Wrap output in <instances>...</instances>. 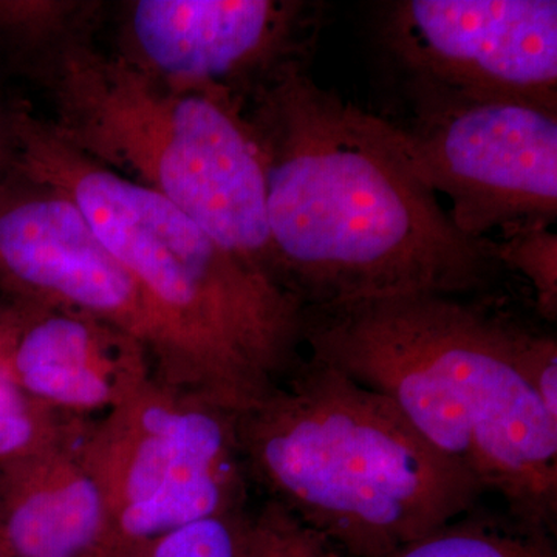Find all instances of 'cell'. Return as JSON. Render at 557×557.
I'll use <instances>...</instances> for the list:
<instances>
[{"mask_svg": "<svg viewBox=\"0 0 557 557\" xmlns=\"http://www.w3.org/2000/svg\"><path fill=\"white\" fill-rule=\"evenodd\" d=\"M281 284L304 310L395 296H463L498 267L418 174L398 127L319 86L307 61L248 95Z\"/></svg>", "mask_w": 557, "mask_h": 557, "instance_id": "obj_1", "label": "cell"}, {"mask_svg": "<svg viewBox=\"0 0 557 557\" xmlns=\"http://www.w3.org/2000/svg\"><path fill=\"white\" fill-rule=\"evenodd\" d=\"M528 335L460 296L304 310L310 358L391 399L511 518L555 536L557 420L528 383Z\"/></svg>", "mask_w": 557, "mask_h": 557, "instance_id": "obj_2", "label": "cell"}, {"mask_svg": "<svg viewBox=\"0 0 557 557\" xmlns=\"http://www.w3.org/2000/svg\"><path fill=\"white\" fill-rule=\"evenodd\" d=\"M14 170L67 194L159 318V381L245 410L298 362L304 307L138 183L70 148L49 121L13 106Z\"/></svg>", "mask_w": 557, "mask_h": 557, "instance_id": "obj_3", "label": "cell"}, {"mask_svg": "<svg viewBox=\"0 0 557 557\" xmlns=\"http://www.w3.org/2000/svg\"><path fill=\"white\" fill-rule=\"evenodd\" d=\"M239 438L249 482L350 557L391 555L485 493L391 399L310 357L242 410Z\"/></svg>", "mask_w": 557, "mask_h": 557, "instance_id": "obj_4", "label": "cell"}, {"mask_svg": "<svg viewBox=\"0 0 557 557\" xmlns=\"http://www.w3.org/2000/svg\"><path fill=\"white\" fill-rule=\"evenodd\" d=\"M44 58L58 137L95 163L160 194L231 255L281 284L267 220L265 171L245 98L177 89L87 36Z\"/></svg>", "mask_w": 557, "mask_h": 557, "instance_id": "obj_5", "label": "cell"}, {"mask_svg": "<svg viewBox=\"0 0 557 557\" xmlns=\"http://www.w3.org/2000/svg\"><path fill=\"white\" fill-rule=\"evenodd\" d=\"M239 413L152 376L91 420L79 450L108 516L101 557L197 520L247 509Z\"/></svg>", "mask_w": 557, "mask_h": 557, "instance_id": "obj_6", "label": "cell"}, {"mask_svg": "<svg viewBox=\"0 0 557 557\" xmlns=\"http://www.w3.org/2000/svg\"><path fill=\"white\" fill-rule=\"evenodd\" d=\"M410 119L398 127L418 174L449 200L465 236L557 218V110L460 94L406 78Z\"/></svg>", "mask_w": 557, "mask_h": 557, "instance_id": "obj_7", "label": "cell"}, {"mask_svg": "<svg viewBox=\"0 0 557 557\" xmlns=\"http://www.w3.org/2000/svg\"><path fill=\"white\" fill-rule=\"evenodd\" d=\"M0 300L78 311L145 346L153 376L168 343L137 281L67 194L16 170L0 180Z\"/></svg>", "mask_w": 557, "mask_h": 557, "instance_id": "obj_8", "label": "cell"}, {"mask_svg": "<svg viewBox=\"0 0 557 557\" xmlns=\"http://www.w3.org/2000/svg\"><path fill=\"white\" fill-rule=\"evenodd\" d=\"M383 36L406 78L557 110L556 0H405Z\"/></svg>", "mask_w": 557, "mask_h": 557, "instance_id": "obj_9", "label": "cell"}, {"mask_svg": "<svg viewBox=\"0 0 557 557\" xmlns=\"http://www.w3.org/2000/svg\"><path fill=\"white\" fill-rule=\"evenodd\" d=\"M322 9L299 0H135L123 9L119 53L177 87H223L247 100L292 61H309Z\"/></svg>", "mask_w": 557, "mask_h": 557, "instance_id": "obj_10", "label": "cell"}, {"mask_svg": "<svg viewBox=\"0 0 557 557\" xmlns=\"http://www.w3.org/2000/svg\"><path fill=\"white\" fill-rule=\"evenodd\" d=\"M14 304L20 313L5 370L44 405L97 418L152 379L148 350L127 333L78 311Z\"/></svg>", "mask_w": 557, "mask_h": 557, "instance_id": "obj_11", "label": "cell"}, {"mask_svg": "<svg viewBox=\"0 0 557 557\" xmlns=\"http://www.w3.org/2000/svg\"><path fill=\"white\" fill-rule=\"evenodd\" d=\"M83 438L0 463V544L11 557L102 556L108 516Z\"/></svg>", "mask_w": 557, "mask_h": 557, "instance_id": "obj_12", "label": "cell"}, {"mask_svg": "<svg viewBox=\"0 0 557 557\" xmlns=\"http://www.w3.org/2000/svg\"><path fill=\"white\" fill-rule=\"evenodd\" d=\"M475 509L384 557H557L547 531Z\"/></svg>", "mask_w": 557, "mask_h": 557, "instance_id": "obj_13", "label": "cell"}, {"mask_svg": "<svg viewBox=\"0 0 557 557\" xmlns=\"http://www.w3.org/2000/svg\"><path fill=\"white\" fill-rule=\"evenodd\" d=\"M91 420L44 405L0 370V463L83 438Z\"/></svg>", "mask_w": 557, "mask_h": 557, "instance_id": "obj_14", "label": "cell"}, {"mask_svg": "<svg viewBox=\"0 0 557 557\" xmlns=\"http://www.w3.org/2000/svg\"><path fill=\"white\" fill-rule=\"evenodd\" d=\"M249 512L197 520L113 549L106 557H245Z\"/></svg>", "mask_w": 557, "mask_h": 557, "instance_id": "obj_15", "label": "cell"}, {"mask_svg": "<svg viewBox=\"0 0 557 557\" xmlns=\"http://www.w3.org/2000/svg\"><path fill=\"white\" fill-rule=\"evenodd\" d=\"M548 223H523L502 231L496 255L502 267L518 270L531 282L539 313L557 319V236Z\"/></svg>", "mask_w": 557, "mask_h": 557, "instance_id": "obj_16", "label": "cell"}, {"mask_svg": "<svg viewBox=\"0 0 557 557\" xmlns=\"http://www.w3.org/2000/svg\"><path fill=\"white\" fill-rule=\"evenodd\" d=\"M89 13V3L81 2H0V36L24 50H40L46 57L64 40L79 35V24Z\"/></svg>", "mask_w": 557, "mask_h": 557, "instance_id": "obj_17", "label": "cell"}, {"mask_svg": "<svg viewBox=\"0 0 557 557\" xmlns=\"http://www.w3.org/2000/svg\"><path fill=\"white\" fill-rule=\"evenodd\" d=\"M245 557H343L327 539L287 508L267 498L249 512Z\"/></svg>", "mask_w": 557, "mask_h": 557, "instance_id": "obj_18", "label": "cell"}, {"mask_svg": "<svg viewBox=\"0 0 557 557\" xmlns=\"http://www.w3.org/2000/svg\"><path fill=\"white\" fill-rule=\"evenodd\" d=\"M523 370L528 383L557 420V343L555 336L530 332L523 347Z\"/></svg>", "mask_w": 557, "mask_h": 557, "instance_id": "obj_19", "label": "cell"}, {"mask_svg": "<svg viewBox=\"0 0 557 557\" xmlns=\"http://www.w3.org/2000/svg\"><path fill=\"white\" fill-rule=\"evenodd\" d=\"M14 156H16V146H14L10 109H0V180L13 171Z\"/></svg>", "mask_w": 557, "mask_h": 557, "instance_id": "obj_20", "label": "cell"}, {"mask_svg": "<svg viewBox=\"0 0 557 557\" xmlns=\"http://www.w3.org/2000/svg\"><path fill=\"white\" fill-rule=\"evenodd\" d=\"M16 304L0 300V370L5 369L7 355H9L11 339L17 324Z\"/></svg>", "mask_w": 557, "mask_h": 557, "instance_id": "obj_21", "label": "cell"}, {"mask_svg": "<svg viewBox=\"0 0 557 557\" xmlns=\"http://www.w3.org/2000/svg\"><path fill=\"white\" fill-rule=\"evenodd\" d=\"M0 557H11L9 555V552H7V549L2 547V544H0Z\"/></svg>", "mask_w": 557, "mask_h": 557, "instance_id": "obj_22", "label": "cell"}]
</instances>
